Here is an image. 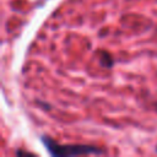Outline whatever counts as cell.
<instances>
[{
	"mask_svg": "<svg viewBox=\"0 0 157 157\" xmlns=\"http://www.w3.org/2000/svg\"><path fill=\"white\" fill-rule=\"evenodd\" d=\"M44 146L49 151L50 155L53 156H76V155H98L103 153L102 150H99L96 146L92 145H76V144H70V145H59L50 137L44 136L42 139Z\"/></svg>",
	"mask_w": 157,
	"mask_h": 157,
	"instance_id": "cell-1",
	"label": "cell"
},
{
	"mask_svg": "<svg viewBox=\"0 0 157 157\" xmlns=\"http://www.w3.org/2000/svg\"><path fill=\"white\" fill-rule=\"evenodd\" d=\"M101 64L105 67H110L113 65V60L108 53H104V52L101 53Z\"/></svg>",
	"mask_w": 157,
	"mask_h": 157,
	"instance_id": "cell-2",
	"label": "cell"
},
{
	"mask_svg": "<svg viewBox=\"0 0 157 157\" xmlns=\"http://www.w3.org/2000/svg\"><path fill=\"white\" fill-rule=\"evenodd\" d=\"M155 107H156V110H157V103H155Z\"/></svg>",
	"mask_w": 157,
	"mask_h": 157,
	"instance_id": "cell-3",
	"label": "cell"
}]
</instances>
